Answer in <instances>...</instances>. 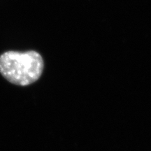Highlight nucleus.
Wrapping results in <instances>:
<instances>
[{
    "mask_svg": "<svg viewBox=\"0 0 151 151\" xmlns=\"http://www.w3.org/2000/svg\"><path fill=\"white\" fill-rule=\"evenodd\" d=\"M44 62L39 52L6 51L0 55V73L11 83L27 86L38 81L42 74Z\"/></svg>",
    "mask_w": 151,
    "mask_h": 151,
    "instance_id": "1",
    "label": "nucleus"
}]
</instances>
